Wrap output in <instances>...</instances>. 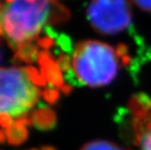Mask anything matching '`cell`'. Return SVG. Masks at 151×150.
Returning a JSON list of instances; mask_svg holds the SVG:
<instances>
[{
    "mask_svg": "<svg viewBox=\"0 0 151 150\" xmlns=\"http://www.w3.org/2000/svg\"><path fill=\"white\" fill-rule=\"evenodd\" d=\"M46 79L33 66L0 68V125L22 122L37 103Z\"/></svg>",
    "mask_w": 151,
    "mask_h": 150,
    "instance_id": "obj_1",
    "label": "cell"
},
{
    "mask_svg": "<svg viewBox=\"0 0 151 150\" xmlns=\"http://www.w3.org/2000/svg\"><path fill=\"white\" fill-rule=\"evenodd\" d=\"M67 11L57 0H13L0 12V24L9 44L18 49L37 36L49 20L60 22Z\"/></svg>",
    "mask_w": 151,
    "mask_h": 150,
    "instance_id": "obj_2",
    "label": "cell"
},
{
    "mask_svg": "<svg viewBox=\"0 0 151 150\" xmlns=\"http://www.w3.org/2000/svg\"><path fill=\"white\" fill-rule=\"evenodd\" d=\"M120 56L113 47L96 40L80 42L72 57V72L81 84L91 88L110 84L120 67Z\"/></svg>",
    "mask_w": 151,
    "mask_h": 150,
    "instance_id": "obj_3",
    "label": "cell"
},
{
    "mask_svg": "<svg viewBox=\"0 0 151 150\" xmlns=\"http://www.w3.org/2000/svg\"><path fill=\"white\" fill-rule=\"evenodd\" d=\"M87 16L92 27L105 35L127 29L133 19L130 0H91Z\"/></svg>",
    "mask_w": 151,
    "mask_h": 150,
    "instance_id": "obj_4",
    "label": "cell"
},
{
    "mask_svg": "<svg viewBox=\"0 0 151 150\" xmlns=\"http://www.w3.org/2000/svg\"><path fill=\"white\" fill-rule=\"evenodd\" d=\"M38 62L41 68V73L46 79V81H49L56 86H60L62 77H60V67L53 62V60L51 59L50 55L46 51L40 52Z\"/></svg>",
    "mask_w": 151,
    "mask_h": 150,
    "instance_id": "obj_5",
    "label": "cell"
},
{
    "mask_svg": "<svg viewBox=\"0 0 151 150\" xmlns=\"http://www.w3.org/2000/svg\"><path fill=\"white\" fill-rule=\"evenodd\" d=\"M39 54L40 53H38L37 46L30 42H25L18 47L15 54V59L27 63H31L38 60Z\"/></svg>",
    "mask_w": 151,
    "mask_h": 150,
    "instance_id": "obj_6",
    "label": "cell"
},
{
    "mask_svg": "<svg viewBox=\"0 0 151 150\" xmlns=\"http://www.w3.org/2000/svg\"><path fill=\"white\" fill-rule=\"evenodd\" d=\"M139 150H151V120L144 123L139 130Z\"/></svg>",
    "mask_w": 151,
    "mask_h": 150,
    "instance_id": "obj_7",
    "label": "cell"
},
{
    "mask_svg": "<svg viewBox=\"0 0 151 150\" xmlns=\"http://www.w3.org/2000/svg\"><path fill=\"white\" fill-rule=\"evenodd\" d=\"M80 150H124L121 146L107 140H93L83 146Z\"/></svg>",
    "mask_w": 151,
    "mask_h": 150,
    "instance_id": "obj_8",
    "label": "cell"
},
{
    "mask_svg": "<svg viewBox=\"0 0 151 150\" xmlns=\"http://www.w3.org/2000/svg\"><path fill=\"white\" fill-rule=\"evenodd\" d=\"M141 10L151 12V0H132Z\"/></svg>",
    "mask_w": 151,
    "mask_h": 150,
    "instance_id": "obj_9",
    "label": "cell"
},
{
    "mask_svg": "<svg viewBox=\"0 0 151 150\" xmlns=\"http://www.w3.org/2000/svg\"><path fill=\"white\" fill-rule=\"evenodd\" d=\"M38 44H39V46H41L46 50V49H48V48H50L51 46H52L53 40L49 37H45V38H42V39H40L39 41H38Z\"/></svg>",
    "mask_w": 151,
    "mask_h": 150,
    "instance_id": "obj_10",
    "label": "cell"
},
{
    "mask_svg": "<svg viewBox=\"0 0 151 150\" xmlns=\"http://www.w3.org/2000/svg\"><path fill=\"white\" fill-rule=\"evenodd\" d=\"M1 30H2V25L0 24V34H1Z\"/></svg>",
    "mask_w": 151,
    "mask_h": 150,
    "instance_id": "obj_11",
    "label": "cell"
},
{
    "mask_svg": "<svg viewBox=\"0 0 151 150\" xmlns=\"http://www.w3.org/2000/svg\"><path fill=\"white\" fill-rule=\"evenodd\" d=\"M0 58H1V55H0Z\"/></svg>",
    "mask_w": 151,
    "mask_h": 150,
    "instance_id": "obj_12",
    "label": "cell"
}]
</instances>
